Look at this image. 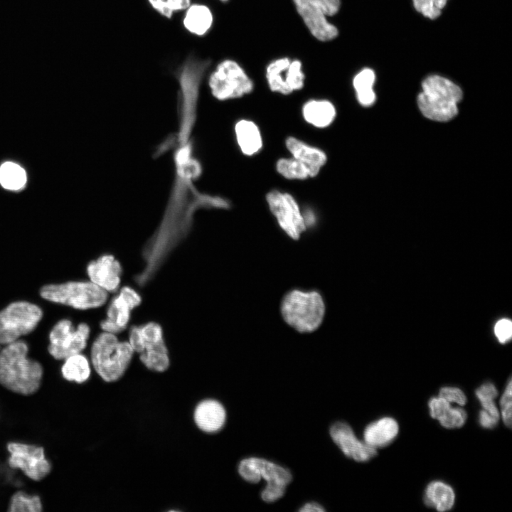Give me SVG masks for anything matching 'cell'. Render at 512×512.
<instances>
[{
  "instance_id": "1",
  "label": "cell",
  "mask_w": 512,
  "mask_h": 512,
  "mask_svg": "<svg viewBox=\"0 0 512 512\" xmlns=\"http://www.w3.org/2000/svg\"><path fill=\"white\" fill-rule=\"evenodd\" d=\"M26 342L17 340L0 351V384L23 395L34 394L40 388L43 368L40 363L27 357Z\"/></svg>"
},
{
  "instance_id": "2",
  "label": "cell",
  "mask_w": 512,
  "mask_h": 512,
  "mask_svg": "<svg viewBox=\"0 0 512 512\" xmlns=\"http://www.w3.org/2000/svg\"><path fill=\"white\" fill-rule=\"evenodd\" d=\"M422 92L417 97L418 107L427 118L446 122L454 117L457 103L462 98L461 88L444 77L433 75L422 82Z\"/></svg>"
},
{
  "instance_id": "3",
  "label": "cell",
  "mask_w": 512,
  "mask_h": 512,
  "mask_svg": "<svg viewBox=\"0 0 512 512\" xmlns=\"http://www.w3.org/2000/svg\"><path fill=\"white\" fill-rule=\"evenodd\" d=\"M134 353L128 341H121L115 334L103 331L92 343L91 361L102 380L114 382L127 370Z\"/></svg>"
},
{
  "instance_id": "4",
  "label": "cell",
  "mask_w": 512,
  "mask_h": 512,
  "mask_svg": "<svg viewBox=\"0 0 512 512\" xmlns=\"http://www.w3.org/2000/svg\"><path fill=\"white\" fill-rule=\"evenodd\" d=\"M281 312L284 320L297 331L312 332L322 323L325 305L319 292L295 289L284 297Z\"/></svg>"
},
{
  "instance_id": "5",
  "label": "cell",
  "mask_w": 512,
  "mask_h": 512,
  "mask_svg": "<svg viewBox=\"0 0 512 512\" xmlns=\"http://www.w3.org/2000/svg\"><path fill=\"white\" fill-rule=\"evenodd\" d=\"M134 352L149 370L161 373L168 369L170 360L164 339L161 326L156 322L133 326L129 332V341Z\"/></svg>"
},
{
  "instance_id": "6",
  "label": "cell",
  "mask_w": 512,
  "mask_h": 512,
  "mask_svg": "<svg viewBox=\"0 0 512 512\" xmlns=\"http://www.w3.org/2000/svg\"><path fill=\"white\" fill-rule=\"evenodd\" d=\"M41 295L48 301L82 310L102 306L108 297L107 292L91 281L46 285Z\"/></svg>"
},
{
  "instance_id": "7",
  "label": "cell",
  "mask_w": 512,
  "mask_h": 512,
  "mask_svg": "<svg viewBox=\"0 0 512 512\" xmlns=\"http://www.w3.org/2000/svg\"><path fill=\"white\" fill-rule=\"evenodd\" d=\"M238 471L245 480L251 483H257L262 477L267 481V486L262 492V498L266 502H273L281 498L292 479L289 470L256 457L241 461Z\"/></svg>"
},
{
  "instance_id": "8",
  "label": "cell",
  "mask_w": 512,
  "mask_h": 512,
  "mask_svg": "<svg viewBox=\"0 0 512 512\" xmlns=\"http://www.w3.org/2000/svg\"><path fill=\"white\" fill-rule=\"evenodd\" d=\"M208 85L213 97L221 101L249 95L255 87L245 70L232 59H225L218 64L210 75Z\"/></svg>"
},
{
  "instance_id": "9",
  "label": "cell",
  "mask_w": 512,
  "mask_h": 512,
  "mask_svg": "<svg viewBox=\"0 0 512 512\" xmlns=\"http://www.w3.org/2000/svg\"><path fill=\"white\" fill-rule=\"evenodd\" d=\"M309 33L318 41H330L338 36V28L328 20L336 15L341 0H292Z\"/></svg>"
},
{
  "instance_id": "10",
  "label": "cell",
  "mask_w": 512,
  "mask_h": 512,
  "mask_svg": "<svg viewBox=\"0 0 512 512\" xmlns=\"http://www.w3.org/2000/svg\"><path fill=\"white\" fill-rule=\"evenodd\" d=\"M43 316L41 309L28 302H15L0 311V344L6 345L28 334Z\"/></svg>"
},
{
  "instance_id": "11",
  "label": "cell",
  "mask_w": 512,
  "mask_h": 512,
  "mask_svg": "<svg viewBox=\"0 0 512 512\" xmlns=\"http://www.w3.org/2000/svg\"><path fill=\"white\" fill-rule=\"evenodd\" d=\"M265 200L280 228L292 239H299L307 228L295 197L290 193L272 189L266 193Z\"/></svg>"
},
{
  "instance_id": "12",
  "label": "cell",
  "mask_w": 512,
  "mask_h": 512,
  "mask_svg": "<svg viewBox=\"0 0 512 512\" xmlns=\"http://www.w3.org/2000/svg\"><path fill=\"white\" fill-rule=\"evenodd\" d=\"M265 78L272 92L289 95L304 87L306 76L301 60L281 57L267 64Z\"/></svg>"
},
{
  "instance_id": "13",
  "label": "cell",
  "mask_w": 512,
  "mask_h": 512,
  "mask_svg": "<svg viewBox=\"0 0 512 512\" xmlns=\"http://www.w3.org/2000/svg\"><path fill=\"white\" fill-rule=\"evenodd\" d=\"M90 329L85 323L73 328L70 321L63 319L52 329L48 345L49 353L57 360L81 353L87 346Z\"/></svg>"
},
{
  "instance_id": "14",
  "label": "cell",
  "mask_w": 512,
  "mask_h": 512,
  "mask_svg": "<svg viewBox=\"0 0 512 512\" xmlns=\"http://www.w3.org/2000/svg\"><path fill=\"white\" fill-rule=\"evenodd\" d=\"M7 449L10 453L8 459L9 466L21 469L31 479L39 481L50 472L51 464L46 458L43 447L9 442Z\"/></svg>"
},
{
  "instance_id": "15",
  "label": "cell",
  "mask_w": 512,
  "mask_h": 512,
  "mask_svg": "<svg viewBox=\"0 0 512 512\" xmlns=\"http://www.w3.org/2000/svg\"><path fill=\"white\" fill-rule=\"evenodd\" d=\"M141 302L140 295L134 289L122 287L110 303L107 317L100 322L101 329L114 334L123 331L129 324L131 311Z\"/></svg>"
},
{
  "instance_id": "16",
  "label": "cell",
  "mask_w": 512,
  "mask_h": 512,
  "mask_svg": "<svg viewBox=\"0 0 512 512\" xmlns=\"http://www.w3.org/2000/svg\"><path fill=\"white\" fill-rule=\"evenodd\" d=\"M330 434L344 454L355 461L367 462L377 454L375 448L358 440L351 427L345 422L334 424Z\"/></svg>"
},
{
  "instance_id": "17",
  "label": "cell",
  "mask_w": 512,
  "mask_h": 512,
  "mask_svg": "<svg viewBox=\"0 0 512 512\" xmlns=\"http://www.w3.org/2000/svg\"><path fill=\"white\" fill-rule=\"evenodd\" d=\"M122 266L112 255H102L87 267L91 282L107 292H115L120 284Z\"/></svg>"
},
{
  "instance_id": "18",
  "label": "cell",
  "mask_w": 512,
  "mask_h": 512,
  "mask_svg": "<svg viewBox=\"0 0 512 512\" xmlns=\"http://www.w3.org/2000/svg\"><path fill=\"white\" fill-rule=\"evenodd\" d=\"M284 143L291 156L306 166L310 178L317 176L328 161L327 154L323 149L296 137H287Z\"/></svg>"
},
{
  "instance_id": "19",
  "label": "cell",
  "mask_w": 512,
  "mask_h": 512,
  "mask_svg": "<svg viewBox=\"0 0 512 512\" xmlns=\"http://www.w3.org/2000/svg\"><path fill=\"white\" fill-rule=\"evenodd\" d=\"M337 111L335 105L327 99H311L302 107L303 119L316 129L330 127L336 119Z\"/></svg>"
},
{
  "instance_id": "20",
  "label": "cell",
  "mask_w": 512,
  "mask_h": 512,
  "mask_svg": "<svg viewBox=\"0 0 512 512\" xmlns=\"http://www.w3.org/2000/svg\"><path fill=\"white\" fill-rule=\"evenodd\" d=\"M196 426L205 432H215L223 426L226 413L217 400H205L196 407L193 414Z\"/></svg>"
},
{
  "instance_id": "21",
  "label": "cell",
  "mask_w": 512,
  "mask_h": 512,
  "mask_svg": "<svg viewBox=\"0 0 512 512\" xmlns=\"http://www.w3.org/2000/svg\"><path fill=\"white\" fill-rule=\"evenodd\" d=\"M234 132L238 147L245 156H253L263 148V138L258 125L248 119H239Z\"/></svg>"
},
{
  "instance_id": "22",
  "label": "cell",
  "mask_w": 512,
  "mask_h": 512,
  "mask_svg": "<svg viewBox=\"0 0 512 512\" xmlns=\"http://www.w3.org/2000/svg\"><path fill=\"white\" fill-rule=\"evenodd\" d=\"M430 416L438 420L440 425L447 429L459 428L466 420V412L462 408H454L447 400L432 398L428 402Z\"/></svg>"
},
{
  "instance_id": "23",
  "label": "cell",
  "mask_w": 512,
  "mask_h": 512,
  "mask_svg": "<svg viewBox=\"0 0 512 512\" xmlns=\"http://www.w3.org/2000/svg\"><path fill=\"white\" fill-rule=\"evenodd\" d=\"M399 427L392 417H382L368 425L363 432L365 442L376 448L387 446L398 434Z\"/></svg>"
},
{
  "instance_id": "24",
  "label": "cell",
  "mask_w": 512,
  "mask_h": 512,
  "mask_svg": "<svg viewBox=\"0 0 512 512\" xmlns=\"http://www.w3.org/2000/svg\"><path fill=\"white\" fill-rule=\"evenodd\" d=\"M454 501L455 494L449 485L440 481H434L427 486L424 501L427 506L439 511H447L454 506Z\"/></svg>"
},
{
  "instance_id": "25",
  "label": "cell",
  "mask_w": 512,
  "mask_h": 512,
  "mask_svg": "<svg viewBox=\"0 0 512 512\" xmlns=\"http://www.w3.org/2000/svg\"><path fill=\"white\" fill-rule=\"evenodd\" d=\"M183 26L191 33L205 35L211 28L213 16L211 10L206 5L193 4L187 8Z\"/></svg>"
},
{
  "instance_id": "26",
  "label": "cell",
  "mask_w": 512,
  "mask_h": 512,
  "mask_svg": "<svg viewBox=\"0 0 512 512\" xmlns=\"http://www.w3.org/2000/svg\"><path fill=\"white\" fill-rule=\"evenodd\" d=\"M375 80L374 71L368 68L361 70L353 79V87L358 103L363 107H370L375 101L373 85Z\"/></svg>"
},
{
  "instance_id": "27",
  "label": "cell",
  "mask_w": 512,
  "mask_h": 512,
  "mask_svg": "<svg viewBox=\"0 0 512 512\" xmlns=\"http://www.w3.org/2000/svg\"><path fill=\"white\" fill-rule=\"evenodd\" d=\"M61 373L63 377L68 381L85 383L91 373L89 361L80 353L72 355L64 360Z\"/></svg>"
},
{
  "instance_id": "28",
  "label": "cell",
  "mask_w": 512,
  "mask_h": 512,
  "mask_svg": "<svg viewBox=\"0 0 512 512\" xmlns=\"http://www.w3.org/2000/svg\"><path fill=\"white\" fill-rule=\"evenodd\" d=\"M27 182L25 169L13 161H5L0 166V184L9 191H19Z\"/></svg>"
},
{
  "instance_id": "29",
  "label": "cell",
  "mask_w": 512,
  "mask_h": 512,
  "mask_svg": "<svg viewBox=\"0 0 512 512\" xmlns=\"http://www.w3.org/2000/svg\"><path fill=\"white\" fill-rule=\"evenodd\" d=\"M275 169L280 176L287 180L304 181L310 178L306 166L292 156L279 158Z\"/></svg>"
},
{
  "instance_id": "30",
  "label": "cell",
  "mask_w": 512,
  "mask_h": 512,
  "mask_svg": "<svg viewBox=\"0 0 512 512\" xmlns=\"http://www.w3.org/2000/svg\"><path fill=\"white\" fill-rule=\"evenodd\" d=\"M43 509L38 496H28L23 491L11 497L8 511L10 512H41Z\"/></svg>"
},
{
  "instance_id": "31",
  "label": "cell",
  "mask_w": 512,
  "mask_h": 512,
  "mask_svg": "<svg viewBox=\"0 0 512 512\" xmlns=\"http://www.w3.org/2000/svg\"><path fill=\"white\" fill-rule=\"evenodd\" d=\"M475 394L483 410L494 418L498 420L499 413L494 402V400L498 395V390L496 386L491 383H485L476 390Z\"/></svg>"
},
{
  "instance_id": "32",
  "label": "cell",
  "mask_w": 512,
  "mask_h": 512,
  "mask_svg": "<svg viewBox=\"0 0 512 512\" xmlns=\"http://www.w3.org/2000/svg\"><path fill=\"white\" fill-rule=\"evenodd\" d=\"M154 9L162 16L171 18L176 11L187 9L191 0H148Z\"/></svg>"
},
{
  "instance_id": "33",
  "label": "cell",
  "mask_w": 512,
  "mask_h": 512,
  "mask_svg": "<svg viewBox=\"0 0 512 512\" xmlns=\"http://www.w3.org/2000/svg\"><path fill=\"white\" fill-rule=\"evenodd\" d=\"M448 0H412L415 9L430 19L437 18Z\"/></svg>"
},
{
  "instance_id": "34",
  "label": "cell",
  "mask_w": 512,
  "mask_h": 512,
  "mask_svg": "<svg viewBox=\"0 0 512 512\" xmlns=\"http://www.w3.org/2000/svg\"><path fill=\"white\" fill-rule=\"evenodd\" d=\"M511 379H509L508 384L506 385L505 390L502 394L501 399L500 400L501 417L504 425L508 427H511Z\"/></svg>"
},
{
  "instance_id": "35",
  "label": "cell",
  "mask_w": 512,
  "mask_h": 512,
  "mask_svg": "<svg viewBox=\"0 0 512 512\" xmlns=\"http://www.w3.org/2000/svg\"><path fill=\"white\" fill-rule=\"evenodd\" d=\"M439 397L459 405H464L466 402V397L464 392L456 387H442L439 390Z\"/></svg>"
},
{
  "instance_id": "36",
  "label": "cell",
  "mask_w": 512,
  "mask_h": 512,
  "mask_svg": "<svg viewBox=\"0 0 512 512\" xmlns=\"http://www.w3.org/2000/svg\"><path fill=\"white\" fill-rule=\"evenodd\" d=\"M494 332L500 342L504 343L507 341L512 334L511 321L506 319L499 320L496 324Z\"/></svg>"
},
{
  "instance_id": "37",
  "label": "cell",
  "mask_w": 512,
  "mask_h": 512,
  "mask_svg": "<svg viewBox=\"0 0 512 512\" xmlns=\"http://www.w3.org/2000/svg\"><path fill=\"white\" fill-rule=\"evenodd\" d=\"M498 420L494 418L483 409L479 414V422L481 427L486 429H491L497 425Z\"/></svg>"
},
{
  "instance_id": "38",
  "label": "cell",
  "mask_w": 512,
  "mask_h": 512,
  "mask_svg": "<svg viewBox=\"0 0 512 512\" xmlns=\"http://www.w3.org/2000/svg\"><path fill=\"white\" fill-rule=\"evenodd\" d=\"M324 511L325 509L321 505L314 502L307 503L299 509V511L302 512H321Z\"/></svg>"
},
{
  "instance_id": "39",
  "label": "cell",
  "mask_w": 512,
  "mask_h": 512,
  "mask_svg": "<svg viewBox=\"0 0 512 512\" xmlns=\"http://www.w3.org/2000/svg\"><path fill=\"white\" fill-rule=\"evenodd\" d=\"M220 1H222V2H226V1H228V0H220Z\"/></svg>"
}]
</instances>
